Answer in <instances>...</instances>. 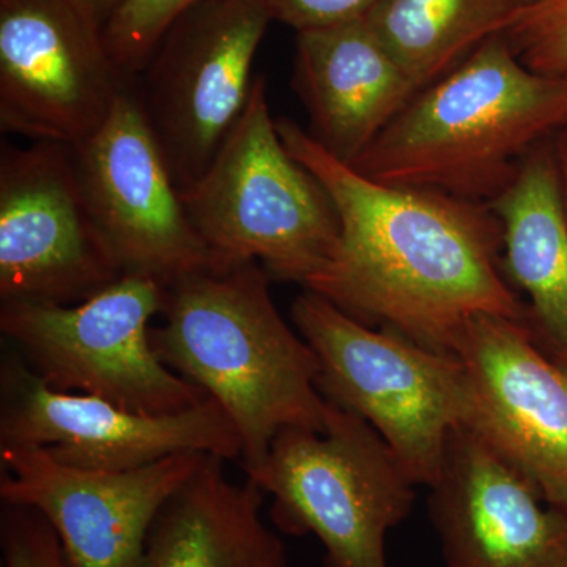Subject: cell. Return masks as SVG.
<instances>
[{
	"mask_svg": "<svg viewBox=\"0 0 567 567\" xmlns=\"http://www.w3.org/2000/svg\"><path fill=\"white\" fill-rule=\"evenodd\" d=\"M276 128L330 194L341 223L334 256L306 289L435 352L453 353L475 316L528 327V306L503 270L502 224L487 204L372 181L297 122L279 117Z\"/></svg>",
	"mask_w": 567,
	"mask_h": 567,
	"instance_id": "cell-1",
	"label": "cell"
},
{
	"mask_svg": "<svg viewBox=\"0 0 567 567\" xmlns=\"http://www.w3.org/2000/svg\"><path fill=\"white\" fill-rule=\"evenodd\" d=\"M257 262L182 279L167 289L153 349L175 374L218 402L241 439L246 475L286 429L327 431L331 402L317 388L319 358L295 334Z\"/></svg>",
	"mask_w": 567,
	"mask_h": 567,
	"instance_id": "cell-2",
	"label": "cell"
},
{
	"mask_svg": "<svg viewBox=\"0 0 567 567\" xmlns=\"http://www.w3.org/2000/svg\"><path fill=\"white\" fill-rule=\"evenodd\" d=\"M565 128L567 80L529 70L498 33L417 93L352 166L385 185L488 205Z\"/></svg>",
	"mask_w": 567,
	"mask_h": 567,
	"instance_id": "cell-3",
	"label": "cell"
},
{
	"mask_svg": "<svg viewBox=\"0 0 567 567\" xmlns=\"http://www.w3.org/2000/svg\"><path fill=\"white\" fill-rule=\"evenodd\" d=\"M182 199L216 268L257 262L270 279L306 286L341 238L330 194L284 147L265 76L254 78L244 114Z\"/></svg>",
	"mask_w": 567,
	"mask_h": 567,
	"instance_id": "cell-4",
	"label": "cell"
},
{
	"mask_svg": "<svg viewBox=\"0 0 567 567\" xmlns=\"http://www.w3.org/2000/svg\"><path fill=\"white\" fill-rule=\"evenodd\" d=\"M292 320L319 358L323 398L368 421L413 484L431 487L450 435L468 421L464 363L390 328L358 322L311 290L295 298Z\"/></svg>",
	"mask_w": 567,
	"mask_h": 567,
	"instance_id": "cell-5",
	"label": "cell"
},
{
	"mask_svg": "<svg viewBox=\"0 0 567 567\" xmlns=\"http://www.w3.org/2000/svg\"><path fill=\"white\" fill-rule=\"evenodd\" d=\"M289 535H315L328 567H388L386 533L412 513L413 481L363 417L331 404L327 431L286 429L248 473Z\"/></svg>",
	"mask_w": 567,
	"mask_h": 567,
	"instance_id": "cell-6",
	"label": "cell"
},
{
	"mask_svg": "<svg viewBox=\"0 0 567 567\" xmlns=\"http://www.w3.org/2000/svg\"><path fill=\"white\" fill-rule=\"evenodd\" d=\"M166 303L162 282L123 275L78 305L2 303L0 331L48 386L166 415L210 398L153 349L151 322Z\"/></svg>",
	"mask_w": 567,
	"mask_h": 567,
	"instance_id": "cell-7",
	"label": "cell"
},
{
	"mask_svg": "<svg viewBox=\"0 0 567 567\" xmlns=\"http://www.w3.org/2000/svg\"><path fill=\"white\" fill-rule=\"evenodd\" d=\"M270 22L260 0H200L164 32L134 80L181 193L203 177L244 114Z\"/></svg>",
	"mask_w": 567,
	"mask_h": 567,
	"instance_id": "cell-8",
	"label": "cell"
},
{
	"mask_svg": "<svg viewBox=\"0 0 567 567\" xmlns=\"http://www.w3.org/2000/svg\"><path fill=\"white\" fill-rule=\"evenodd\" d=\"M103 29L78 0H0V128L70 147L99 132L134 84Z\"/></svg>",
	"mask_w": 567,
	"mask_h": 567,
	"instance_id": "cell-9",
	"label": "cell"
},
{
	"mask_svg": "<svg viewBox=\"0 0 567 567\" xmlns=\"http://www.w3.org/2000/svg\"><path fill=\"white\" fill-rule=\"evenodd\" d=\"M123 276L82 192L73 147L0 152V301L78 305Z\"/></svg>",
	"mask_w": 567,
	"mask_h": 567,
	"instance_id": "cell-10",
	"label": "cell"
},
{
	"mask_svg": "<svg viewBox=\"0 0 567 567\" xmlns=\"http://www.w3.org/2000/svg\"><path fill=\"white\" fill-rule=\"evenodd\" d=\"M73 153L85 200L123 275L145 276L169 289L215 270L133 85L102 128Z\"/></svg>",
	"mask_w": 567,
	"mask_h": 567,
	"instance_id": "cell-11",
	"label": "cell"
},
{
	"mask_svg": "<svg viewBox=\"0 0 567 567\" xmlns=\"http://www.w3.org/2000/svg\"><path fill=\"white\" fill-rule=\"evenodd\" d=\"M0 446L41 447L93 472H125L181 453L234 461L241 439L212 398L177 413L130 412L95 395L48 386L24 361L2 365Z\"/></svg>",
	"mask_w": 567,
	"mask_h": 567,
	"instance_id": "cell-12",
	"label": "cell"
},
{
	"mask_svg": "<svg viewBox=\"0 0 567 567\" xmlns=\"http://www.w3.org/2000/svg\"><path fill=\"white\" fill-rule=\"evenodd\" d=\"M181 453L125 472L74 468L33 446H0V498L50 522L71 567H147L162 507L203 465Z\"/></svg>",
	"mask_w": 567,
	"mask_h": 567,
	"instance_id": "cell-13",
	"label": "cell"
},
{
	"mask_svg": "<svg viewBox=\"0 0 567 567\" xmlns=\"http://www.w3.org/2000/svg\"><path fill=\"white\" fill-rule=\"evenodd\" d=\"M468 374L465 427L532 481L547 505L567 513V369L536 344L527 324L480 315L451 350Z\"/></svg>",
	"mask_w": 567,
	"mask_h": 567,
	"instance_id": "cell-14",
	"label": "cell"
},
{
	"mask_svg": "<svg viewBox=\"0 0 567 567\" xmlns=\"http://www.w3.org/2000/svg\"><path fill=\"white\" fill-rule=\"evenodd\" d=\"M431 516L450 567H567V513L468 427L447 440Z\"/></svg>",
	"mask_w": 567,
	"mask_h": 567,
	"instance_id": "cell-15",
	"label": "cell"
},
{
	"mask_svg": "<svg viewBox=\"0 0 567 567\" xmlns=\"http://www.w3.org/2000/svg\"><path fill=\"white\" fill-rule=\"evenodd\" d=\"M293 85L311 117V136L347 164L420 93L365 17L297 32Z\"/></svg>",
	"mask_w": 567,
	"mask_h": 567,
	"instance_id": "cell-16",
	"label": "cell"
},
{
	"mask_svg": "<svg viewBox=\"0 0 567 567\" xmlns=\"http://www.w3.org/2000/svg\"><path fill=\"white\" fill-rule=\"evenodd\" d=\"M503 230V270L525 293L528 330L567 369V221L554 137L525 156L505 192L488 204Z\"/></svg>",
	"mask_w": 567,
	"mask_h": 567,
	"instance_id": "cell-17",
	"label": "cell"
},
{
	"mask_svg": "<svg viewBox=\"0 0 567 567\" xmlns=\"http://www.w3.org/2000/svg\"><path fill=\"white\" fill-rule=\"evenodd\" d=\"M264 498L254 481L234 483L224 458L208 454L153 522L147 567H287Z\"/></svg>",
	"mask_w": 567,
	"mask_h": 567,
	"instance_id": "cell-18",
	"label": "cell"
},
{
	"mask_svg": "<svg viewBox=\"0 0 567 567\" xmlns=\"http://www.w3.org/2000/svg\"><path fill=\"white\" fill-rule=\"evenodd\" d=\"M518 9L520 0H379L365 20L421 92L503 33Z\"/></svg>",
	"mask_w": 567,
	"mask_h": 567,
	"instance_id": "cell-19",
	"label": "cell"
},
{
	"mask_svg": "<svg viewBox=\"0 0 567 567\" xmlns=\"http://www.w3.org/2000/svg\"><path fill=\"white\" fill-rule=\"evenodd\" d=\"M200 0H122L104 22L112 59L134 81L156 44L182 13Z\"/></svg>",
	"mask_w": 567,
	"mask_h": 567,
	"instance_id": "cell-20",
	"label": "cell"
},
{
	"mask_svg": "<svg viewBox=\"0 0 567 567\" xmlns=\"http://www.w3.org/2000/svg\"><path fill=\"white\" fill-rule=\"evenodd\" d=\"M502 35L529 70L567 80V0H533Z\"/></svg>",
	"mask_w": 567,
	"mask_h": 567,
	"instance_id": "cell-21",
	"label": "cell"
},
{
	"mask_svg": "<svg viewBox=\"0 0 567 567\" xmlns=\"http://www.w3.org/2000/svg\"><path fill=\"white\" fill-rule=\"evenodd\" d=\"M0 543L6 567H71L54 528L32 507L3 503Z\"/></svg>",
	"mask_w": 567,
	"mask_h": 567,
	"instance_id": "cell-22",
	"label": "cell"
},
{
	"mask_svg": "<svg viewBox=\"0 0 567 567\" xmlns=\"http://www.w3.org/2000/svg\"><path fill=\"white\" fill-rule=\"evenodd\" d=\"M271 21L282 22L295 32L331 28L360 20L379 0H260Z\"/></svg>",
	"mask_w": 567,
	"mask_h": 567,
	"instance_id": "cell-23",
	"label": "cell"
},
{
	"mask_svg": "<svg viewBox=\"0 0 567 567\" xmlns=\"http://www.w3.org/2000/svg\"><path fill=\"white\" fill-rule=\"evenodd\" d=\"M555 156H557L559 186H561L563 208L567 221V128L554 136Z\"/></svg>",
	"mask_w": 567,
	"mask_h": 567,
	"instance_id": "cell-24",
	"label": "cell"
},
{
	"mask_svg": "<svg viewBox=\"0 0 567 567\" xmlns=\"http://www.w3.org/2000/svg\"><path fill=\"white\" fill-rule=\"evenodd\" d=\"M78 2H81L85 9L95 14L104 25V22H106L107 18L111 17L112 11L117 9V6L122 0H78Z\"/></svg>",
	"mask_w": 567,
	"mask_h": 567,
	"instance_id": "cell-25",
	"label": "cell"
},
{
	"mask_svg": "<svg viewBox=\"0 0 567 567\" xmlns=\"http://www.w3.org/2000/svg\"><path fill=\"white\" fill-rule=\"evenodd\" d=\"M529 2H533V0H520L522 7L527 6Z\"/></svg>",
	"mask_w": 567,
	"mask_h": 567,
	"instance_id": "cell-26",
	"label": "cell"
}]
</instances>
